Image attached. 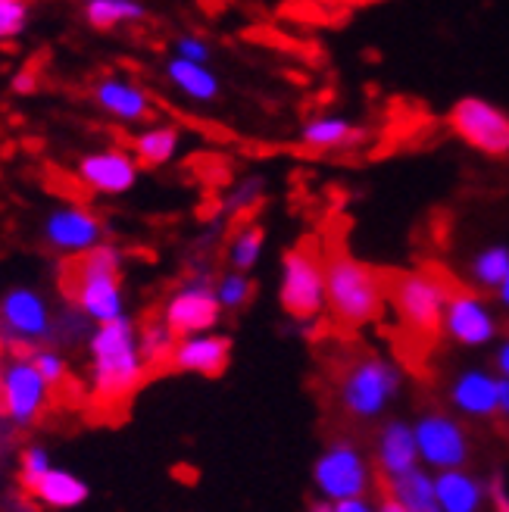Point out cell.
I'll return each mask as SVG.
<instances>
[{"instance_id":"cell-1","label":"cell","mask_w":509,"mask_h":512,"mask_svg":"<svg viewBox=\"0 0 509 512\" xmlns=\"http://www.w3.org/2000/svg\"><path fill=\"white\" fill-rule=\"evenodd\" d=\"M88 356L91 394L100 403H125L144 384L150 369L141 353L138 325L129 313L91 328Z\"/></svg>"},{"instance_id":"cell-2","label":"cell","mask_w":509,"mask_h":512,"mask_svg":"<svg viewBox=\"0 0 509 512\" xmlns=\"http://www.w3.org/2000/svg\"><path fill=\"white\" fill-rule=\"evenodd\" d=\"M388 275L347 247L325 250V310L341 328H366L385 316Z\"/></svg>"},{"instance_id":"cell-3","label":"cell","mask_w":509,"mask_h":512,"mask_svg":"<svg viewBox=\"0 0 509 512\" xmlns=\"http://www.w3.org/2000/svg\"><path fill=\"white\" fill-rule=\"evenodd\" d=\"M453 281L435 269L397 272L388 278V303L413 344H431L444 335V310Z\"/></svg>"},{"instance_id":"cell-4","label":"cell","mask_w":509,"mask_h":512,"mask_svg":"<svg viewBox=\"0 0 509 512\" xmlns=\"http://www.w3.org/2000/svg\"><path fill=\"white\" fill-rule=\"evenodd\" d=\"M69 297L94 325L125 316L122 250L113 241H104L94 250L75 256L72 278H69Z\"/></svg>"},{"instance_id":"cell-5","label":"cell","mask_w":509,"mask_h":512,"mask_svg":"<svg viewBox=\"0 0 509 512\" xmlns=\"http://www.w3.org/2000/svg\"><path fill=\"white\" fill-rule=\"evenodd\" d=\"M278 303L297 322L325 313V256L313 238L285 250L278 272Z\"/></svg>"},{"instance_id":"cell-6","label":"cell","mask_w":509,"mask_h":512,"mask_svg":"<svg viewBox=\"0 0 509 512\" xmlns=\"http://www.w3.org/2000/svg\"><path fill=\"white\" fill-rule=\"evenodd\" d=\"M400 391V369L381 356H356L341 372L338 400L341 409L353 419H375L388 409V403Z\"/></svg>"},{"instance_id":"cell-7","label":"cell","mask_w":509,"mask_h":512,"mask_svg":"<svg viewBox=\"0 0 509 512\" xmlns=\"http://www.w3.org/2000/svg\"><path fill=\"white\" fill-rule=\"evenodd\" d=\"M450 132L488 160L509 157V113L488 97H460L447 113Z\"/></svg>"},{"instance_id":"cell-8","label":"cell","mask_w":509,"mask_h":512,"mask_svg":"<svg viewBox=\"0 0 509 512\" xmlns=\"http://www.w3.org/2000/svg\"><path fill=\"white\" fill-rule=\"evenodd\" d=\"M222 303L216 297V281L210 278L207 266L188 275L163 303V322L175 331L178 338L213 331L222 319Z\"/></svg>"},{"instance_id":"cell-9","label":"cell","mask_w":509,"mask_h":512,"mask_svg":"<svg viewBox=\"0 0 509 512\" xmlns=\"http://www.w3.org/2000/svg\"><path fill=\"white\" fill-rule=\"evenodd\" d=\"M41 241L57 256H82L97 244L110 241L107 222L79 203H57L41 219Z\"/></svg>"},{"instance_id":"cell-10","label":"cell","mask_w":509,"mask_h":512,"mask_svg":"<svg viewBox=\"0 0 509 512\" xmlns=\"http://www.w3.org/2000/svg\"><path fill=\"white\" fill-rule=\"evenodd\" d=\"M54 331V310L41 291L29 285H16L0 294V341L35 347L50 341Z\"/></svg>"},{"instance_id":"cell-11","label":"cell","mask_w":509,"mask_h":512,"mask_svg":"<svg viewBox=\"0 0 509 512\" xmlns=\"http://www.w3.org/2000/svg\"><path fill=\"white\" fill-rule=\"evenodd\" d=\"M79 185L100 194V197H122L129 194L138 178H141V163L135 160V153L122 147H100L82 153L72 166Z\"/></svg>"},{"instance_id":"cell-12","label":"cell","mask_w":509,"mask_h":512,"mask_svg":"<svg viewBox=\"0 0 509 512\" xmlns=\"http://www.w3.org/2000/svg\"><path fill=\"white\" fill-rule=\"evenodd\" d=\"M50 400V384L41 378L32 360L13 356L0 369V406L13 425H32Z\"/></svg>"},{"instance_id":"cell-13","label":"cell","mask_w":509,"mask_h":512,"mask_svg":"<svg viewBox=\"0 0 509 512\" xmlns=\"http://www.w3.org/2000/svg\"><path fill=\"white\" fill-rule=\"evenodd\" d=\"M313 481L328 500H347V497H363L372 475L360 450L350 441H335L316 459Z\"/></svg>"},{"instance_id":"cell-14","label":"cell","mask_w":509,"mask_h":512,"mask_svg":"<svg viewBox=\"0 0 509 512\" xmlns=\"http://www.w3.org/2000/svg\"><path fill=\"white\" fill-rule=\"evenodd\" d=\"M497 316L478 291L456 288L447 297L444 335L460 347H485L497 338Z\"/></svg>"},{"instance_id":"cell-15","label":"cell","mask_w":509,"mask_h":512,"mask_svg":"<svg viewBox=\"0 0 509 512\" xmlns=\"http://www.w3.org/2000/svg\"><path fill=\"white\" fill-rule=\"evenodd\" d=\"M416 447L419 459L435 469H460L469 459V438L463 425L444 413H425L416 422Z\"/></svg>"},{"instance_id":"cell-16","label":"cell","mask_w":509,"mask_h":512,"mask_svg":"<svg viewBox=\"0 0 509 512\" xmlns=\"http://www.w3.org/2000/svg\"><path fill=\"white\" fill-rule=\"evenodd\" d=\"M91 100L97 110H104L107 116L125 125H147L154 119V100L138 82L125 79V75H100V79H94Z\"/></svg>"},{"instance_id":"cell-17","label":"cell","mask_w":509,"mask_h":512,"mask_svg":"<svg viewBox=\"0 0 509 512\" xmlns=\"http://www.w3.org/2000/svg\"><path fill=\"white\" fill-rule=\"evenodd\" d=\"M232 363V338L216 335V331H200V335L178 338L169 366L175 372H191L203 378H216Z\"/></svg>"},{"instance_id":"cell-18","label":"cell","mask_w":509,"mask_h":512,"mask_svg":"<svg viewBox=\"0 0 509 512\" xmlns=\"http://www.w3.org/2000/svg\"><path fill=\"white\" fill-rule=\"evenodd\" d=\"M366 141V125L353 122L338 113L310 116L300 125V144L316 153H338V150H356Z\"/></svg>"},{"instance_id":"cell-19","label":"cell","mask_w":509,"mask_h":512,"mask_svg":"<svg viewBox=\"0 0 509 512\" xmlns=\"http://www.w3.org/2000/svg\"><path fill=\"white\" fill-rule=\"evenodd\" d=\"M163 75L178 94H185L188 100H194V104L210 107L222 97V82L210 69V63H197V60H185V57L172 54L163 63Z\"/></svg>"},{"instance_id":"cell-20","label":"cell","mask_w":509,"mask_h":512,"mask_svg":"<svg viewBox=\"0 0 509 512\" xmlns=\"http://www.w3.org/2000/svg\"><path fill=\"white\" fill-rule=\"evenodd\" d=\"M450 400L466 416H475V419L497 416V375L481 372V369L463 372L453 381Z\"/></svg>"},{"instance_id":"cell-21","label":"cell","mask_w":509,"mask_h":512,"mask_svg":"<svg viewBox=\"0 0 509 512\" xmlns=\"http://www.w3.org/2000/svg\"><path fill=\"white\" fill-rule=\"evenodd\" d=\"M419 463V447H416V431L406 422H388L378 434V466L381 475H403L416 469Z\"/></svg>"},{"instance_id":"cell-22","label":"cell","mask_w":509,"mask_h":512,"mask_svg":"<svg viewBox=\"0 0 509 512\" xmlns=\"http://www.w3.org/2000/svg\"><path fill=\"white\" fill-rule=\"evenodd\" d=\"M178 150H182V128L175 122H150L132 138L135 160L147 169L169 166L178 157Z\"/></svg>"},{"instance_id":"cell-23","label":"cell","mask_w":509,"mask_h":512,"mask_svg":"<svg viewBox=\"0 0 509 512\" xmlns=\"http://www.w3.org/2000/svg\"><path fill=\"white\" fill-rule=\"evenodd\" d=\"M29 491L50 509H72L88 500V484L82 478H75L72 472L54 469V466H50Z\"/></svg>"},{"instance_id":"cell-24","label":"cell","mask_w":509,"mask_h":512,"mask_svg":"<svg viewBox=\"0 0 509 512\" xmlns=\"http://www.w3.org/2000/svg\"><path fill=\"white\" fill-rule=\"evenodd\" d=\"M435 497L444 512H478L485 488L463 469H441L435 481Z\"/></svg>"},{"instance_id":"cell-25","label":"cell","mask_w":509,"mask_h":512,"mask_svg":"<svg viewBox=\"0 0 509 512\" xmlns=\"http://www.w3.org/2000/svg\"><path fill=\"white\" fill-rule=\"evenodd\" d=\"M82 19L97 32H113L116 25H138L147 19L141 0H82Z\"/></svg>"},{"instance_id":"cell-26","label":"cell","mask_w":509,"mask_h":512,"mask_svg":"<svg viewBox=\"0 0 509 512\" xmlns=\"http://www.w3.org/2000/svg\"><path fill=\"white\" fill-rule=\"evenodd\" d=\"M263 250H266V228L260 222H241L225 244V263L228 269L253 272Z\"/></svg>"},{"instance_id":"cell-27","label":"cell","mask_w":509,"mask_h":512,"mask_svg":"<svg viewBox=\"0 0 509 512\" xmlns=\"http://www.w3.org/2000/svg\"><path fill=\"white\" fill-rule=\"evenodd\" d=\"M506 272H509V247L506 244L481 247L469 263V278H472V285L481 291H497V285L503 281Z\"/></svg>"},{"instance_id":"cell-28","label":"cell","mask_w":509,"mask_h":512,"mask_svg":"<svg viewBox=\"0 0 509 512\" xmlns=\"http://www.w3.org/2000/svg\"><path fill=\"white\" fill-rule=\"evenodd\" d=\"M263 197H266V178L263 175H244L222 194L219 216H225V219L244 216L250 210H257L263 203Z\"/></svg>"},{"instance_id":"cell-29","label":"cell","mask_w":509,"mask_h":512,"mask_svg":"<svg viewBox=\"0 0 509 512\" xmlns=\"http://www.w3.org/2000/svg\"><path fill=\"white\" fill-rule=\"evenodd\" d=\"M138 341H141V353H144L147 366H169L172 350L178 344V335L160 316L157 322H147L138 328Z\"/></svg>"},{"instance_id":"cell-30","label":"cell","mask_w":509,"mask_h":512,"mask_svg":"<svg viewBox=\"0 0 509 512\" xmlns=\"http://www.w3.org/2000/svg\"><path fill=\"white\" fill-rule=\"evenodd\" d=\"M216 297L222 303L225 313H238L253 300V278L250 272H238V269H228L216 278Z\"/></svg>"},{"instance_id":"cell-31","label":"cell","mask_w":509,"mask_h":512,"mask_svg":"<svg viewBox=\"0 0 509 512\" xmlns=\"http://www.w3.org/2000/svg\"><path fill=\"white\" fill-rule=\"evenodd\" d=\"M32 7L29 0H0V41H16L29 32Z\"/></svg>"},{"instance_id":"cell-32","label":"cell","mask_w":509,"mask_h":512,"mask_svg":"<svg viewBox=\"0 0 509 512\" xmlns=\"http://www.w3.org/2000/svg\"><path fill=\"white\" fill-rule=\"evenodd\" d=\"M29 360L35 363V369L41 372V378L50 384V388H60V384L69 378V366H66V360H63V353H57V350L38 347V350H32Z\"/></svg>"},{"instance_id":"cell-33","label":"cell","mask_w":509,"mask_h":512,"mask_svg":"<svg viewBox=\"0 0 509 512\" xmlns=\"http://www.w3.org/2000/svg\"><path fill=\"white\" fill-rule=\"evenodd\" d=\"M172 54L185 57V60H197V63H210L213 60V44L207 38L188 32V35H178L172 41Z\"/></svg>"},{"instance_id":"cell-34","label":"cell","mask_w":509,"mask_h":512,"mask_svg":"<svg viewBox=\"0 0 509 512\" xmlns=\"http://www.w3.org/2000/svg\"><path fill=\"white\" fill-rule=\"evenodd\" d=\"M50 469V453L44 447H29L22 453V463H19V475H22V484L25 488H32V484Z\"/></svg>"},{"instance_id":"cell-35","label":"cell","mask_w":509,"mask_h":512,"mask_svg":"<svg viewBox=\"0 0 509 512\" xmlns=\"http://www.w3.org/2000/svg\"><path fill=\"white\" fill-rule=\"evenodd\" d=\"M38 75L32 72V69H19V72H13V79H10V94H16V97H29V94H35L38 91Z\"/></svg>"},{"instance_id":"cell-36","label":"cell","mask_w":509,"mask_h":512,"mask_svg":"<svg viewBox=\"0 0 509 512\" xmlns=\"http://www.w3.org/2000/svg\"><path fill=\"white\" fill-rule=\"evenodd\" d=\"M488 497H491L494 512H509V491H506V484H503L500 475L491 478V484H488Z\"/></svg>"},{"instance_id":"cell-37","label":"cell","mask_w":509,"mask_h":512,"mask_svg":"<svg viewBox=\"0 0 509 512\" xmlns=\"http://www.w3.org/2000/svg\"><path fill=\"white\" fill-rule=\"evenodd\" d=\"M335 512H375L363 497H347V500H335Z\"/></svg>"},{"instance_id":"cell-38","label":"cell","mask_w":509,"mask_h":512,"mask_svg":"<svg viewBox=\"0 0 509 512\" xmlns=\"http://www.w3.org/2000/svg\"><path fill=\"white\" fill-rule=\"evenodd\" d=\"M497 413L509 419V378H497Z\"/></svg>"},{"instance_id":"cell-39","label":"cell","mask_w":509,"mask_h":512,"mask_svg":"<svg viewBox=\"0 0 509 512\" xmlns=\"http://www.w3.org/2000/svg\"><path fill=\"white\" fill-rule=\"evenodd\" d=\"M494 366H497V372H500L503 378H509V338L497 347V353H494Z\"/></svg>"},{"instance_id":"cell-40","label":"cell","mask_w":509,"mask_h":512,"mask_svg":"<svg viewBox=\"0 0 509 512\" xmlns=\"http://www.w3.org/2000/svg\"><path fill=\"white\" fill-rule=\"evenodd\" d=\"M378 512H410V506H406L397 494H385V497H381Z\"/></svg>"},{"instance_id":"cell-41","label":"cell","mask_w":509,"mask_h":512,"mask_svg":"<svg viewBox=\"0 0 509 512\" xmlns=\"http://www.w3.org/2000/svg\"><path fill=\"white\" fill-rule=\"evenodd\" d=\"M497 300H500V306H503V310H509V272L503 275V281H500V285H497Z\"/></svg>"},{"instance_id":"cell-42","label":"cell","mask_w":509,"mask_h":512,"mask_svg":"<svg viewBox=\"0 0 509 512\" xmlns=\"http://www.w3.org/2000/svg\"><path fill=\"white\" fill-rule=\"evenodd\" d=\"M410 512H444V509L438 506V500H428V503H422V506H413Z\"/></svg>"},{"instance_id":"cell-43","label":"cell","mask_w":509,"mask_h":512,"mask_svg":"<svg viewBox=\"0 0 509 512\" xmlns=\"http://www.w3.org/2000/svg\"><path fill=\"white\" fill-rule=\"evenodd\" d=\"M313 512H335V506H332V503H316Z\"/></svg>"}]
</instances>
